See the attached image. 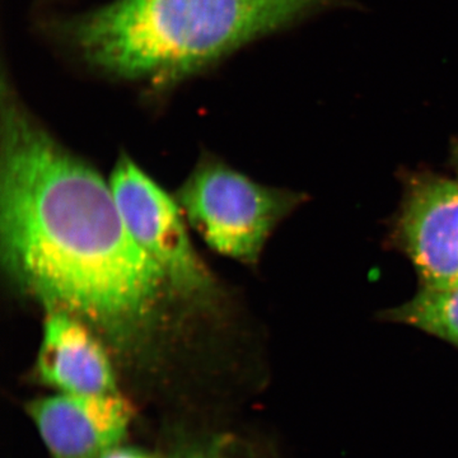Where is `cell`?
Wrapping results in <instances>:
<instances>
[{"instance_id":"5b68a950","label":"cell","mask_w":458,"mask_h":458,"mask_svg":"<svg viewBox=\"0 0 458 458\" xmlns=\"http://www.w3.org/2000/svg\"><path fill=\"white\" fill-rule=\"evenodd\" d=\"M23 410L50 458H101L129 441L141 418L125 394L84 397L53 393L26 401Z\"/></svg>"},{"instance_id":"277c9868","label":"cell","mask_w":458,"mask_h":458,"mask_svg":"<svg viewBox=\"0 0 458 458\" xmlns=\"http://www.w3.org/2000/svg\"><path fill=\"white\" fill-rule=\"evenodd\" d=\"M108 183L126 227L141 249L195 313L216 315L225 297L222 286L192 246L176 199L125 153L114 164Z\"/></svg>"},{"instance_id":"52a82bcc","label":"cell","mask_w":458,"mask_h":458,"mask_svg":"<svg viewBox=\"0 0 458 458\" xmlns=\"http://www.w3.org/2000/svg\"><path fill=\"white\" fill-rule=\"evenodd\" d=\"M31 379L53 393L74 396L125 394L113 357L98 334L59 310L45 312Z\"/></svg>"},{"instance_id":"30bf717a","label":"cell","mask_w":458,"mask_h":458,"mask_svg":"<svg viewBox=\"0 0 458 458\" xmlns=\"http://www.w3.org/2000/svg\"><path fill=\"white\" fill-rule=\"evenodd\" d=\"M452 162H454L458 174V140L456 143H454V148H452Z\"/></svg>"},{"instance_id":"9c48e42d","label":"cell","mask_w":458,"mask_h":458,"mask_svg":"<svg viewBox=\"0 0 458 458\" xmlns=\"http://www.w3.org/2000/svg\"><path fill=\"white\" fill-rule=\"evenodd\" d=\"M385 318L426 331L458 348V288H421L408 302L386 312Z\"/></svg>"},{"instance_id":"ba28073f","label":"cell","mask_w":458,"mask_h":458,"mask_svg":"<svg viewBox=\"0 0 458 458\" xmlns=\"http://www.w3.org/2000/svg\"><path fill=\"white\" fill-rule=\"evenodd\" d=\"M153 421L165 458H285L276 439L243 414Z\"/></svg>"},{"instance_id":"3957f363","label":"cell","mask_w":458,"mask_h":458,"mask_svg":"<svg viewBox=\"0 0 458 458\" xmlns=\"http://www.w3.org/2000/svg\"><path fill=\"white\" fill-rule=\"evenodd\" d=\"M176 201L207 245L225 258L256 265L274 229L303 200L261 185L212 155H203Z\"/></svg>"},{"instance_id":"6da1fadb","label":"cell","mask_w":458,"mask_h":458,"mask_svg":"<svg viewBox=\"0 0 458 458\" xmlns=\"http://www.w3.org/2000/svg\"><path fill=\"white\" fill-rule=\"evenodd\" d=\"M0 247L12 284L98 334L141 415L191 414L222 378L191 343L195 312L126 227L110 183L2 81Z\"/></svg>"},{"instance_id":"8992f818","label":"cell","mask_w":458,"mask_h":458,"mask_svg":"<svg viewBox=\"0 0 458 458\" xmlns=\"http://www.w3.org/2000/svg\"><path fill=\"white\" fill-rule=\"evenodd\" d=\"M399 233L421 288H458V180L432 174L412 177Z\"/></svg>"},{"instance_id":"7a4b0ae2","label":"cell","mask_w":458,"mask_h":458,"mask_svg":"<svg viewBox=\"0 0 458 458\" xmlns=\"http://www.w3.org/2000/svg\"><path fill=\"white\" fill-rule=\"evenodd\" d=\"M348 0H114L60 18L56 40L90 71L165 92L234 51Z\"/></svg>"}]
</instances>
